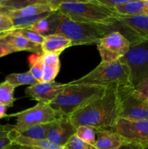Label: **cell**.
Here are the masks:
<instances>
[{
  "instance_id": "cell-1",
  "label": "cell",
  "mask_w": 148,
  "mask_h": 149,
  "mask_svg": "<svg viewBox=\"0 0 148 149\" xmlns=\"http://www.w3.org/2000/svg\"><path fill=\"white\" fill-rule=\"evenodd\" d=\"M120 101L117 87L104 89L75 111L70 119L75 127L89 126L94 129H113L120 119Z\"/></svg>"
},
{
  "instance_id": "cell-2",
  "label": "cell",
  "mask_w": 148,
  "mask_h": 149,
  "mask_svg": "<svg viewBox=\"0 0 148 149\" xmlns=\"http://www.w3.org/2000/svg\"><path fill=\"white\" fill-rule=\"evenodd\" d=\"M70 83L102 88L115 87L120 89L133 86L130 70L122 58L113 62H101L86 75Z\"/></svg>"
},
{
  "instance_id": "cell-3",
  "label": "cell",
  "mask_w": 148,
  "mask_h": 149,
  "mask_svg": "<svg viewBox=\"0 0 148 149\" xmlns=\"http://www.w3.org/2000/svg\"><path fill=\"white\" fill-rule=\"evenodd\" d=\"M57 11L75 21L97 24H102L120 15L115 10L102 4L98 0L60 1Z\"/></svg>"
},
{
  "instance_id": "cell-4",
  "label": "cell",
  "mask_w": 148,
  "mask_h": 149,
  "mask_svg": "<svg viewBox=\"0 0 148 149\" xmlns=\"http://www.w3.org/2000/svg\"><path fill=\"white\" fill-rule=\"evenodd\" d=\"M104 89L96 86L67 83L65 89L49 105L63 116H70Z\"/></svg>"
},
{
  "instance_id": "cell-5",
  "label": "cell",
  "mask_w": 148,
  "mask_h": 149,
  "mask_svg": "<svg viewBox=\"0 0 148 149\" xmlns=\"http://www.w3.org/2000/svg\"><path fill=\"white\" fill-rule=\"evenodd\" d=\"M56 33L69 39L73 47L97 45L107 32L101 24L75 21L60 13V21Z\"/></svg>"
},
{
  "instance_id": "cell-6",
  "label": "cell",
  "mask_w": 148,
  "mask_h": 149,
  "mask_svg": "<svg viewBox=\"0 0 148 149\" xmlns=\"http://www.w3.org/2000/svg\"><path fill=\"white\" fill-rule=\"evenodd\" d=\"M101 25L107 33L117 31L123 35L130 46L148 40V15H119Z\"/></svg>"
},
{
  "instance_id": "cell-7",
  "label": "cell",
  "mask_w": 148,
  "mask_h": 149,
  "mask_svg": "<svg viewBox=\"0 0 148 149\" xmlns=\"http://www.w3.org/2000/svg\"><path fill=\"white\" fill-rule=\"evenodd\" d=\"M62 116L63 115L55 110L49 104L38 103L30 109L7 115L6 118L15 117L16 124L14 128L17 131H23L35 125L51 123Z\"/></svg>"
},
{
  "instance_id": "cell-8",
  "label": "cell",
  "mask_w": 148,
  "mask_h": 149,
  "mask_svg": "<svg viewBox=\"0 0 148 149\" xmlns=\"http://www.w3.org/2000/svg\"><path fill=\"white\" fill-rule=\"evenodd\" d=\"M122 59L130 70L132 85L135 87L148 77V40L131 45Z\"/></svg>"
},
{
  "instance_id": "cell-9",
  "label": "cell",
  "mask_w": 148,
  "mask_h": 149,
  "mask_svg": "<svg viewBox=\"0 0 148 149\" xmlns=\"http://www.w3.org/2000/svg\"><path fill=\"white\" fill-rule=\"evenodd\" d=\"M102 62H113L121 59L129 52L130 43L117 31L106 33L97 43Z\"/></svg>"
},
{
  "instance_id": "cell-10",
  "label": "cell",
  "mask_w": 148,
  "mask_h": 149,
  "mask_svg": "<svg viewBox=\"0 0 148 149\" xmlns=\"http://www.w3.org/2000/svg\"><path fill=\"white\" fill-rule=\"evenodd\" d=\"M133 86L117 89L120 101V118L129 120H148V106L133 93Z\"/></svg>"
},
{
  "instance_id": "cell-11",
  "label": "cell",
  "mask_w": 148,
  "mask_h": 149,
  "mask_svg": "<svg viewBox=\"0 0 148 149\" xmlns=\"http://www.w3.org/2000/svg\"><path fill=\"white\" fill-rule=\"evenodd\" d=\"M128 143L145 147L148 146V120L120 119L113 128Z\"/></svg>"
},
{
  "instance_id": "cell-12",
  "label": "cell",
  "mask_w": 148,
  "mask_h": 149,
  "mask_svg": "<svg viewBox=\"0 0 148 149\" xmlns=\"http://www.w3.org/2000/svg\"><path fill=\"white\" fill-rule=\"evenodd\" d=\"M76 127L69 116H62L49 124L46 140L59 146L64 147L70 138L75 135Z\"/></svg>"
},
{
  "instance_id": "cell-13",
  "label": "cell",
  "mask_w": 148,
  "mask_h": 149,
  "mask_svg": "<svg viewBox=\"0 0 148 149\" xmlns=\"http://www.w3.org/2000/svg\"><path fill=\"white\" fill-rule=\"evenodd\" d=\"M66 84L55 82H38L25 90L26 95L38 103L50 104L65 89Z\"/></svg>"
},
{
  "instance_id": "cell-14",
  "label": "cell",
  "mask_w": 148,
  "mask_h": 149,
  "mask_svg": "<svg viewBox=\"0 0 148 149\" xmlns=\"http://www.w3.org/2000/svg\"><path fill=\"white\" fill-rule=\"evenodd\" d=\"M60 1H49V0H38L33 4L28 5L23 8L17 10H12L4 13L10 17H20L34 15L48 12L57 11V7Z\"/></svg>"
},
{
  "instance_id": "cell-15",
  "label": "cell",
  "mask_w": 148,
  "mask_h": 149,
  "mask_svg": "<svg viewBox=\"0 0 148 149\" xmlns=\"http://www.w3.org/2000/svg\"><path fill=\"white\" fill-rule=\"evenodd\" d=\"M96 141L94 146L97 149H115L126 143L118 134L111 129H95Z\"/></svg>"
},
{
  "instance_id": "cell-16",
  "label": "cell",
  "mask_w": 148,
  "mask_h": 149,
  "mask_svg": "<svg viewBox=\"0 0 148 149\" xmlns=\"http://www.w3.org/2000/svg\"><path fill=\"white\" fill-rule=\"evenodd\" d=\"M10 137L13 146H18L30 149H65L64 147L55 145L46 139L32 140L20 136L17 133L13 126H12L10 131Z\"/></svg>"
},
{
  "instance_id": "cell-17",
  "label": "cell",
  "mask_w": 148,
  "mask_h": 149,
  "mask_svg": "<svg viewBox=\"0 0 148 149\" xmlns=\"http://www.w3.org/2000/svg\"><path fill=\"white\" fill-rule=\"evenodd\" d=\"M72 47L71 41L59 33L48 35L44 37L41 45L44 53H50L59 55L65 49Z\"/></svg>"
},
{
  "instance_id": "cell-18",
  "label": "cell",
  "mask_w": 148,
  "mask_h": 149,
  "mask_svg": "<svg viewBox=\"0 0 148 149\" xmlns=\"http://www.w3.org/2000/svg\"><path fill=\"white\" fill-rule=\"evenodd\" d=\"M7 39L15 52L28 51L33 52L36 55H41L43 54L41 45L33 43L16 30L13 31L7 36Z\"/></svg>"
},
{
  "instance_id": "cell-19",
  "label": "cell",
  "mask_w": 148,
  "mask_h": 149,
  "mask_svg": "<svg viewBox=\"0 0 148 149\" xmlns=\"http://www.w3.org/2000/svg\"><path fill=\"white\" fill-rule=\"evenodd\" d=\"M59 21H60V13L58 11H56L46 17V18L42 19L36 24L28 27L27 29H30L42 36H46L57 33Z\"/></svg>"
},
{
  "instance_id": "cell-20",
  "label": "cell",
  "mask_w": 148,
  "mask_h": 149,
  "mask_svg": "<svg viewBox=\"0 0 148 149\" xmlns=\"http://www.w3.org/2000/svg\"><path fill=\"white\" fill-rule=\"evenodd\" d=\"M44 62L43 78L41 82H52L60 69L59 55L50 53L42 54Z\"/></svg>"
},
{
  "instance_id": "cell-21",
  "label": "cell",
  "mask_w": 148,
  "mask_h": 149,
  "mask_svg": "<svg viewBox=\"0 0 148 149\" xmlns=\"http://www.w3.org/2000/svg\"><path fill=\"white\" fill-rule=\"evenodd\" d=\"M115 11L122 16L145 15L144 13V1L129 0L125 4L118 5L115 8Z\"/></svg>"
},
{
  "instance_id": "cell-22",
  "label": "cell",
  "mask_w": 148,
  "mask_h": 149,
  "mask_svg": "<svg viewBox=\"0 0 148 149\" xmlns=\"http://www.w3.org/2000/svg\"><path fill=\"white\" fill-rule=\"evenodd\" d=\"M5 81L16 87L21 85H33L37 84L39 81L31 75L30 71L25 73H13L7 75L5 77Z\"/></svg>"
},
{
  "instance_id": "cell-23",
  "label": "cell",
  "mask_w": 148,
  "mask_h": 149,
  "mask_svg": "<svg viewBox=\"0 0 148 149\" xmlns=\"http://www.w3.org/2000/svg\"><path fill=\"white\" fill-rule=\"evenodd\" d=\"M49 124L50 123L35 125L23 131L15 130L19 135L24 138L32 140H46Z\"/></svg>"
},
{
  "instance_id": "cell-24",
  "label": "cell",
  "mask_w": 148,
  "mask_h": 149,
  "mask_svg": "<svg viewBox=\"0 0 148 149\" xmlns=\"http://www.w3.org/2000/svg\"><path fill=\"white\" fill-rule=\"evenodd\" d=\"M54 12H48V13H41V14L34 15L26 16V17H12V21L13 23L15 29H24V28L30 27L33 25L36 24L39 21H40L42 19L46 18V17L52 15Z\"/></svg>"
},
{
  "instance_id": "cell-25",
  "label": "cell",
  "mask_w": 148,
  "mask_h": 149,
  "mask_svg": "<svg viewBox=\"0 0 148 149\" xmlns=\"http://www.w3.org/2000/svg\"><path fill=\"white\" fill-rule=\"evenodd\" d=\"M15 87L4 80L0 83V105L12 107L16 99L14 97Z\"/></svg>"
},
{
  "instance_id": "cell-26",
  "label": "cell",
  "mask_w": 148,
  "mask_h": 149,
  "mask_svg": "<svg viewBox=\"0 0 148 149\" xmlns=\"http://www.w3.org/2000/svg\"><path fill=\"white\" fill-rule=\"evenodd\" d=\"M30 73L39 82H41L43 78L44 62L42 55H34L30 59Z\"/></svg>"
},
{
  "instance_id": "cell-27",
  "label": "cell",
  "mask_w": 148,
  "mask_h": 149,
  "mask_svg": "<svg viewBox=\"0 0 148 149\" xmlns=\"http://www.w3.org/2000/svg\"><path fill=\"white\" fill-rule=\"evenodd\" d=\"M75 135L86 143L94 146L96 141V130L89 126H79L76 128Z\"/></svg>"
},
{
  "instance_id": "cell-28",
  "label": "cell",
  "mask_w": 148,
  "mask_h": 149,
  "mask_svg": "<svg viewBox=\"0 0 148 149\" xmlns=\"http://www.w3.org/2000/svg\"><path fill=\"white\" fill-rule=\"evenodd\" d=\"M133 93L139 100L146 102L148 98V77L133 87Z\"/></svg>"
},
{
  "instance_id": "cell-29",
  "label": "cell",
  "mask_w": 148,
  "mask_h": 149,
  "mask_svg": "<svg viewBox=\"0 0 148 149\" xmlns=\"http://www.w3.org/2000/svg\"><path fill=\"white\" fill-rule=\"evenodd\" d=\"M11 128L12 125H0V149H7L13 146L10 137Z\"/></svg>"
},
{
  "instance_id": "cell-30",
  "label": "cell",
  "mask_w": 148,
  "mask_h": 149,
  "mask_svg": "<svg viewBox=\"0 0 148 149\" xmlns=\"http://www.w3.org/2000/svg\"><path fill=\"white\" fill-rule=\"evenodd\" d=\"M65 149H97L94 146L86 143L74 135L64 146Z\"/></svg>"
},
{
  "instance_id": "cell-31",
  "label": "cell",
  "mask_w": 148,
  "mask_h": 149,
  "mask_svg": "<svg viewBox=\"0 0 148 149\" xmlns=\"http://www.w3.org/2000/svg\"><path fill=\"white\" fill-rule=\"evenodd\" d=\"M15 30L17 31L18 33H20V34H22L23 36H24L25 37L27 38L29 41L32 42L33 43L36 44V45H41L44 40L45 36L36 33V32L30 30V29H27V28L15 29Z\"/></svg>"
},
{
  "instance_id": "cell-32",
  "label": "cell",
  "mask_w": 148,
  "mask_h": 149,
  "mask_svg": "<svg viewBox=\"0 0 148 149\" xmlns=\"http://www.w3.org/2000/svg\"><path fill=\"white\" fill-rule=\"evenodd\" d=\"M15 30L12 19L6 13L0 11V31H12Z\"/></svg>"
},
{
  "instance_id": "cell-33",
  "label": "cell",
  "mask_w": 148,
  "mask_h": 149,
  "mask_svg": "<svg viewBox=\"0 0 148 149\" xmlns=\"http://www.w3.org/2000/svg\"><path fill=\"white\" fill-rule=\"evenodd\" d=\"M7 36L0 39V58L15 52L10 42H8Z\"/></svg>"
},
{
  "instance_id": "cell-34",
  "label": "cell",
  "mask_w": 148,
  "mask_h": 149,
  "mask_svg": "<svg viewBox=\"0 0 148 149\" xmlns=\"http://www.w3.org/2000/svg\"><path fill=\"white\" fill-rule=\"evenodd\" d=\"M102 4H103L105 7L115 10L117 6L121 5L127 2L129 0H98Z\"/></svg>"
},
{
  "instance_id": "cell-35",
  "label": "cell",
  "mask_w": 148,
  "mask_h": 149,
  "mask_svg": "<svg viewBox=\"0 0 148 149\" xmlns=\"http://www.w3.org/2000/svg\"><path fill=\"white\" fill-rule=\"evenodd\" d=\"M143 147H142L141 146L136 145V144H133V143H126L124 145H123L122 146L119 147L118 148L115 149H143Z\"/></svg>"
},
{
  "instance_id": "cell-36",
  "label": "cell",
  "mask_w": 148,
  "mask_h": 149,
  "mask_svg": "<svg viewBox=\"0 0 148 149\" xmlns=\"http://www.w3.org/2000/svg\"><path fill=\"white\" fill-rule=\"evenodd\" d=\"M7 109V106H4V105H0V119L6 118V116H7V114H6Z\"/></svg>"
},
{
  "instance_id": "cell-37",
  "label": "cell",
  "mask_w": 148,
  "mask_h": 149,
  "mask_svg": "<svg viewBox=\"0 0 148 149\" xmlns=\"http://www.w3.org/2000/svg\"><path fill=\"white\" fill-rule=\"evenodd\" d=\"M144 1V13L145 15H148V0H143Z\"/></svg>"
},
{
  "instance_id": "cell-38",
  "label": "cell",
  "mask_w": 148,
  "mask_h": 149,
  "mask_svg": "<svg viewBox=\"0 0 148 149\" xmlns=\"http://www.w3.org/2000/svg\"><path fill=\"white\" fill-rule=\"evenodd\" d=\"M12 31H0V39H1L3 37H5V36H7V35H9Z\"/></svg>"
},
{
  "instance_id": "cell-39",
  "label": "cell",
  "mask_w": 148,
  "mask_h": 149,
  "mask_svg": "<svg viewBox=\"0 0 148 149\" xmlns=\"http://www.w3.org/2000/svg\"><path fill=\"white\" fill-rule=\"evenodd\" d=\"M143 149H148V146H146V147H145V148H144Z\"/></svg>"
},
{
  "instance_id": "cell-40",
  "label": "cell",
  "mask_w": 148,
  "mask_h": 149,
  "mask_svg": "<svg viewBox=\"0 0 148 149\" xmlns=\"http://www.w3.org/2000/svg\"><path fill=\"white\" fill-rule=\"evenodd\" d=\"M146 103H147V106H148V98H147V100H146Z\"/></svg>"
},
{
  "instance_id": "cell-41",
  "label": "cell",
  "mask_w": 148,
  "mask_h": 149,
  "mask_svg": "<svg viewBox=\"0 0 148 149\" xmlns=\"http://www.w3.org/2000/svg\"><path fill=\"white\" fill-rule=\"evenodd\" d=\"M7 149H15V148H7Z\"/></svg>"
}]
</instances>
